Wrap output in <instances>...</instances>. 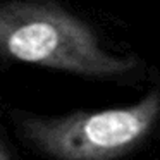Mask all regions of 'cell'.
<instances>
[{"instance_id":"cell-1","label":"cell","mask_w":160,"mask_h":160,"mask_svg":"<svg viewBox=\"0 0 160 160\" xmlns=\"http://www.w3.org/2000/svg\"><path fill=\"white\" fill-rule=\"evenodd\" d=\"M0 53L100 81L131 83L145 74L143 60L112 53L86 21L47 0L0 2Z\"/></svg>"},{"instance_id":"cell-2","label":"cell","mask_w":160,"mask_h":160,"mask_svg":"<svg viewBox=\"0 0 160 160\" xmlns=\"http://www.w3.org/2000/svg\"><path fill=\"white\" fill-rule=\"evenodd\" d=\"M22 141L45 160H126L160 132V86L122 107L62 115L16 114Z\"/></svg>"},{"instance_id":"cell-3","label":"cell","mask_w":160,"mask_h":160,"mask_svg":"<svg viewBox=\"0 0 160 160\" xmlns=\"http://www.w3.org/2000/svg\"><path fill=\"white\" fill-rule=\"evenodd\" d=\"M0 160H12L11 152H9V148H7V145H5V141L2 139V136H0Z\"/></svg>"}]
</instances>
